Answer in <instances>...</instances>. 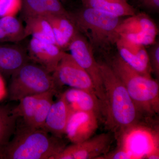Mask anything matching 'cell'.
Wrapping results in <instances>:
<instances>
[{
  "mask_svg": "<svg viewBox=\"0 0 159 159\" xmlns=\"http://www.w3.org/2000/svg\"><path fill=\"white\" fill-rule=\"evenodd\" d=\"M99 64L106 99V125L116 136L140 121L142 116L121 80L109 65Z\"/></svg>",
  "mask_w": 159,
  "mask_h": 159,
  "instance_id": "obj_1",
  "label": "cell"
},
{
  "mask_svg": "<svg viewBox=\"0 0 159 159\" xmlns=\"http://www.w3.org/2000/svg\"><path fill=\"white\" fill-rule=\"evenodd\" d=\"M13 135L0 151V158L52 159L66 147L61 138L25 124L16 128Z\"/></svg>",
  "mask_w": 159,
  "mask_h": 159,
  "instance_id": "obj_2",
  "label": "cell"
},
{
  "mask_svg": "<svg viewBox=\"0 0 159 159\" xmlns=\"http://www.w3.org/2000/svg\"><path fill=\"white\" fill-rule=\"evenodd\" d=\"M110 66L123 84L142 116L151 119L159 112V84L157 80L134 70L117 54Z\"/></svg>",
  "mask_w": 159,
  "mask_h": 159,
  "instance_id": "obj_3",
  "label": "cell"
},
{
  "mask_svg": "<svg viewBox=\"0 0 159 159\" xmlns=\"http://www.w3.org/2000/svg\"><path fill=\"white\" fill-rule=\"evenodd\" d=\"M71 17L93 48L105 50L116 44L120 35L117 31L121 17L93 8L86 7Z\"/></svg>",
  "mask_w": 159,
  "mask_h": 159,
  "instance_id": "obj_4",
  "label": "cell"
},
{
  "mask_svg": "<svg viewBox=\"0 0 159 159\" xmlns=\"http://www.w3.org/2000/svg\"><path fill=\"white\" fill-rule=\"evenodd\" d=\"M57 91L51 73L35 63L28 62L11 75L9 97L19 101L24 97Z\"/></svg>",
  "mask_w": 159,
  "mask_h": 159,
  "instance_id": "obj_5",
  "label": "cell"
},
{
  "mask_svg": "<svg viewBox=\"0 0 159 159\" xmlns=\"http://www.w3.org/2000/svg\"><path fill=\"white\" fill-rule=\"evenodd\" d=\"M118 147L126 150L133 159H159L158 129L140 121L116 136Z\"/></svg>",
  "mask_w": 159,
  "mask_h": 159,
  "instance_id": "obj_6",
  "label": "cell"
},
{
  "mask_svg": "<svg viewBox=\"0 0 159 159\" xmlns=\"http://www.w3.org/2000/svg\"><path fill=\"white\" fill-rule=\"evenodd\" d=\"M68 50L71 56L90 76L95 92L102 105L103 116L106 111V99L99 63L94 56L93 48L88 40L78 32L71 41Z\"/></svg>",
  "mask_w": 159,
  "mask_h": 159,
  "instance_id": "obj_7",
  "label": "cell"
},
{
  "mask_svg": "<svg viewBox=\"0 0 159 159\" xmlns=\"http://www.w3.org/2000/svg\"><path fill=\"white\" fill-rule=\"evenodd\" d=\"M52 74L57 89L66 85L96 94L93 84L88 74L70 54L64 52L62 58Z\"/></svg>",
  "mask_w": 159,
  "mask_h": 159,
  "instance_id": "obj_8",
  "label": "cell"
},
{
  "mask_svg": "<svg viewBox=\"0 0 159 159\" xmlns=\"http://www.w3.org/2000/svg\"><path fill=\"white\" fill-rule=\"evenodd\" d=\"M111 141L110 134H100L66 147L52 159H98L108 152Z\"/></svg>",
  "mask_w": 159,
  "mask_h": 159,
  "instance_id": "obj_9",
  "label": "cell"
},
{
  "mask_svg": "<svg viewBox=\"0 0 159 159\" xmlns=\"http://www.w3.org/2000/svg\"><path fill=\"white\" fill-rule=\"evenodd\" d=\"M98 119L97 115L93 113L71 111L65 134L73 144L85 141L97 131Z\"/></svg>",
  "mask_w": 159,
  "mask_h": 159,
  "instance_id": "obj_10",
  "label": "cell"
},
{
  "mask_svg": "<svg viewBox=\"0 0 159 159\" xmlns=\"http://www.w3.org/2000/svg\"><path fill=\"white\" fill-rule=\"evenodd\" d=\"M30 60L52 74L62 58L65 51L55 44L32 37L28 46Z\"/></svg>",
  "mask_w": 159,
  "mask_h": 159,
  "instance_id": "obj_11",
  "label": "cell"
},
{
  "mask_svg": "<svg viewBox=\"0 0 159 159\" xmlns=\"http://www.w3.org/2000/svg\"><path fill=\"white\" fill-rule=\"evenodd\" d=\"M71 111L93 113L98 117L103 115L102 105L97 95L89 91L76 88L67 90L61 94Z\"/></svg>",
  "mask_w": 159,
  "mask_h": 159,
  "instance_id": "obj_12",
  "label": "cell"
},
{
  "mask_svg": "<svg viewBox=\"0 0 159 159\" xmlns=\"http://www.w3.org/2000/svg\"><path fill=\"white\" fill-rule=\"evenodd\" d=\"M30 60L28 52L22 46L0 43V73L11 76Z\"/></svg>",
  "mask_w": 159,
  "mask_h": 159,
  "instance_id": "obj_13",
  "label": "cell"
},
{
  "mask_svg": "<svg viewBox=\"0 0 159 159\" xmlns=\"http://www.w3.org/2000/svg\"><path fill=\"white\" fill-rule=\"evenodd\" d=\"M70 113V109L61 94L59 99L52 103L42 129L54 136L61 138L65 134Z\"/></svg>",
  "mask_w": 159,
  "mask_h": 159,
  "instance_id": "obj_14",
  "label": "cell"
},
{
  "mask_svg": "<svg viewBox=\"0 0 159 159\" xmlns=\"http://www.w3.org/2000/svg\"><path fill=\"white\" fill-rule=\"evenodd\" d=\"M44 17L51 24L56 45L63 51L68 49L71 41L79 32L71 14H53Z\"/></svg>",
  "mask_w": 159,
  "mask_h": 159,
  "instance_id": "obj_15",
  "label": "cell"
},
{
  "mask_svg": "<svg viewBox=\"0 0 159 159\" xmlns=\"http://www.w3.org/2000/svg\"><path fill=\"white\" fill-rule=\"evenodd\" d=\"M119 35L146 34L156 37L158 29L150 17L145 13H136L122 20L117 29Z\"/></svg>",
  "mask_w": 159,
  "mask_h": 159,
  "instance_id": "obj_16",
  "label": "cell"
},
{
  "mask_svg": "<svg viewBox=\"0 0 159 159\" xmlns=\"http://www.w3.org/2000/svg\"><path fill=\"white\" fill-rule=\"evenodd\" d=\"M25 19L53 14L70 16L60 0H22Z\"/></svg>",
  "mask_w": 159,
  "mask_h": 159,
  "instance_id": "obj_17",
  "label": "cell"
},
{
  "mask_svg": "<svg viewBox=\"0 0 159 159\" xmlns=\"http://www.w3.org/2000/svg\"><path fill=\"white\" fill-rule=\"evenodd\" d=\"M83 3L86 7L98 9L118 17L136 14L135 9L126 0H83Z\"/></svg>",
  "mask_w": 159,
  "mask_h": 159,
  "instance_id": "obj_18",
  "label": "cell"
},
{
  "mask_svg": "<svg viewBox=\"0 0 159 159\" xmlns=\"http://www.w3.org/2000/svg\"><path fill=\"white\" fill-rule=\"evenodd\" d=\"M25 38V27L15 16L0 17V43H16Z\"/></svg>",
  "mask_w": 159,
  "mask_h": 159,
  "instance_id": "obj_19",
  "label": "cell"
},
{
  "mask_svg": "<svg viewBox=\"0 0 159 159\" xmlns=\"http://www.w3.org/2000/svg\"><path fill=\"white\" fill-rule=\"evenodd\" d=\"M26 38L31 35L56 44L51 24L44 16H34L25 19Z\"/></svg>",
  "mask_w": 159,
  "mask_h": 159,
  "instance_id": "obj_20",
  "label": "cell"
},
{
  "mask_svg": "<svg viewBox=\"0 0 159 159\" xmlns=\"http://www.w3.org/2000/svg\"><path fill=\"white\" fill-rule=\"evenodd\" d=\"M18 117L13 110L0 107V151L14 134Z\"/></svg>",
  "mask_w": 159,
  "mask_h": 159,
  "instance_id": "obj_21",
  "label": "cell"
},
{
  "mask_svg": "<svg viewBox=\"0 0 159 159\" xmlns=\"http://www.w3.org/2000/svg\"><path fill=\"white\" fill-rule=\"evenodd\" d=\"M57 93V91L53 90L43 93L39 99L34 118L30 127L43 128L49 111L54 102L53 97Z\"/></svg>",
  "mask_w": 159,
  "mask_h": 159,
  "instance_id": "obj_22",
  "label": "cell"
},
{
  "mask_svg": "<svg viewBox=\"0 0 159 159\" xmlns=\"http://www.w3.org/2000/svg\"><path fill=\"white\" fill-rule=\"evenodd\" d=\"M42 94L24 97L20 99L19 104L13 110L19 117L23 118L25 125L31 126L38 103Z\"/></svg>",
  "mask_w": 159,
  "mask_h": 159,
  "instance_id": "obj_23",
  "label": "cell"
},
{
  "mask_svg": "<svg viewBox=\"0 0 159 159\" xmlns=\"http://www.w3.org/2000/svg\"><path fill=\"white\" fill-rule=\"evenodd\" d=\"M22 8V0H0V17L15 16Z\"/></svg>",
  "mask_w": 159,
  "mask_h": 159,
  "instance_id": "obj_24",
  "label": "cell"
},
{
  "mask_svg": "<svg viewBox=\"0 0 159 159\" xmlns=\"http://www.w3.org/2000/svg\"><path fill=\"white\" fill-rule=\"evenodd\" d=\"M148 52V59L152 73L155 74L157 78L159 77V44L155 43L151 45Z\"/></svg>",
  "mask_w": 159,
  "mask_h": 159,
  "instance_id": "obj_25",
  "label": "cell"
},
{
  "mask_svg": "<svg viewBox=\"0 0 159 159\" xmlns=\"http://www.w3.org/2000/svg\"><path fill=\"white\" fill-rule=\"evenodd\" d=\"M98 159H133L129 153L120 147H117L116 149L108 152L101 156Z\"/></svg>",
  "mask_w": 159,
  "mask_h": 159,
  "instance_id": "obj_26",
  "label": "cell"
},
{
  "mask_svg": "<svg viewBox=\"0 0 159 159\" xmlns=\"http://www.w3.org/2000/svg\"><path fill=\"white\" fill-rule=\"evenodd\" d=\"M139 2L146 9L158 11L159 9V0H139Z\"/></svg>",
  "mask_w": 159,
  "mask_h": 159,
  "instance_id": "obj_27",
  "label": "cell"
},
{
  "mask_svg": "<svg viewBox=\"0 0 159 159\" xmlns=\"http://www.w3.org/2000/svg\"><path fill=\"white\" fill-rule=\"evenodd\" d=\"M126 1H127V0H126Z\"/></svg>",
  "mask_w": 159,
  "mask_h": 159,
  "instance_id": "obj_28",
  "label": "cell"
}]
</instances>
